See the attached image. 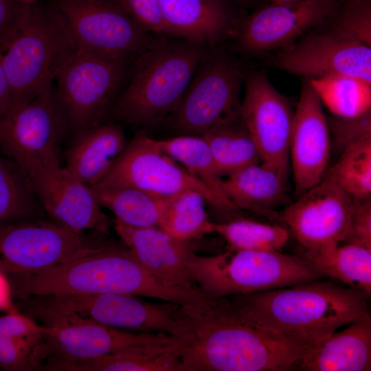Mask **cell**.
<instances>
[{"instance_id":"1","label":"cell","mask_w":371,"mask_h":371,"mask_svg":"<svg viewBox=\"0 0 371 371\" xmlns=\"http://www.w3.org/2000/svg\"><path fill=\"white\" fill-rule=\"evenodd\" d=\"M182 371H288L315 342L245 317L228 296L179 305L174 335Z\"/></svg>"},{"instance_id":"2","label":"cell","mask_w":371,"mask_h":371,"mask_svg":"<svg viewBox=\"0 0 371 371\" xmlns=\"http://www.w3.org/2000/svg\"><path fill=\"white\" fill-rule=\"evenodd\" d=\"M18 297L117 293L155 298L184 305L202 293L165 283L146 270L124 245L95 246L64 263L12 278Z\"/></svg>"},{"instance_id":"3","label":"cell","mask_w":371,"mask_h":371,"mask_svg":"<svg viewBox=\"0 0 371 371\" xmlns=\"http://www.w3.org/2000/svg\"><path fill=\"white\" fill-rule=\"evenodd\" d=\"M370 293L318 279L228 296L249 319L278 333L318 341L370 315Z\"/></svg>"},{"instance_id":"4","label":"cell","mask_w":371,"mask_h":371,"mask_svg":"<svg viewBox=\"0 0 371 371\" xmlns=\"http://www.w3.org/2000/svg\"><path fill=\"white\" fill-rule=\"evenodd\" d=\"M207 48L182 39H157L137 56L130 81L110 110L113 116L145 126L169 120Z\"/></svg>"},{"instance_id":"5","label":"cell","mask_w":371,"mask_h":371,"mask_svg":"<svg viewBox=\"0 0 371 371\" xmlns=\"http://www.w3.org/2000/svg\"><path fill=\"white\" fill-rule=\"evenodd\" d=\"M77 49L65 21L54 6L29 1L14 30L0 48L11 105L50 90L58 73Z\"/></svg>"},{"instance_id":"6","label":"cell","mask_w":371,"mask_h":371,"mask_svg":"<svg viewBox=\"0 0 371 371\" xmlns=\"http://www.w3.org/2000/svg\"><path fill=\"white\" fill-rule=\"evenodd\" d=\"M188 267L199 291L210 297L287 287L324 277L299 256L281 251L230 249L207 256L193 252Z\"/></svg>"},{"instance_id":"7","label":"cell","mask_w":371,"mask_h":371,"mask_svg":"<svg viewBox=\"0 0 371 371\" xmlns=\"http://www.w3.org/2000/svg\"><path fill=\"white\" fill-rule=\"evenodd\" d=\"M69 130L53 87L27 102L11 105L0 118V150L29 181L62 169L60 145Z\"/></svg>"},{"instance_id":"8","label":"cell","mask_w":371,"mask_h":371,"mask_svg":"<svg viewBox=\"0 0 371 371\" xmlns=\"http://www.w3.org/2000/svg\"><path fill=\"white\" fill-rule=\"evenodd\" d=\"M127 62L79 49L69 57L56 77L54 88L69 130L102 124L123 82Z\"/></svg>"},{"instance_id":"9","label":"cell","mask_w":371,"mask_h":371,"mask_svg":"<svg viewBox=\"0 0 371 371\" xmlns=\"http://www.w3.org/2000/svg\"><path fill=\"white\" fill-rule=\"evenodd\" d=\"M78 49L113 58L137 56L157 39L142 27L121 0H52Z\"/></svg>"},{"instance_id":"10","label":"cell","mask_w":371,"mask_h":371,"mask_svg":"<svg viewBox=\"0 0 371 371\" xmlns=\"http://www.w3.org/2000/svg\"><path fill=\"white\" fill-rule=\"evenodd\" d=\"M243 74L229 57L207 48L175 113L169 119L180 135L202 136L239 110Z\"/></svg>"},{"instance_id":"11","label":"cell","mask_w":371,"mask_h":371,"mask_svg":"<svg viewBox=\"0 0 371 371\" xmlns=\"http://www.w3.org/2000/svg\"><path fill=\"white\" fill-rule=\"evenodd\" d=\"M137 296L117 293L41 296L33 305L47 312L91 320L119 329L143 333L163 332L174 336L180 304L151 303Z\"/></svg>"},{"instance_id":"12","label":"cell","mask_w":371,"mask_h":371,"mask_svg":"<svg viewBox=\"0 0 371 371\" xmlns=\"http://www.w3.org/2000/svg\"><path fill=\"white\" fill-rule=\"evenodd\" d=\"M137 188L164 197L184 192H196L212 206L224 210L214 194L164 151L156 139L136 135L98 183Z\"/></svg>"},{"instance_id":"13","label":"cell","mask_w":371,"mask_h":371,"mask_svg":"<svg viewBox=\"0 0 371 371\" xmlns=\"http://www.w3.org/2000/svg\"><path fill=\"white\" fill-rule=\"evenodd\" d=\"M92 246L78 233L45 221L0 225V271L11 278L37 273L72 260Z\"/></svg>"},{"instance_id":"14","label":"cell","mask_w":371,"mask_h":371,"mask_svg":"<svg viewBox=\"0 0 371 371\" xmlns=\"http://www.w3.org/2000/svg\"><path fill=\"white\" fill-rule=\"evenodd\" d=\"M43 323V337L52 361L49 370L93 359L133 345L167 340L163 332L143 333L124 330L91 320L28 308Z\"/></svg>"},{"instance_id":"15","label":"cell","mask_w":371,"mask_h":371,"mask_svg":"<svg viewBox=\"0 0 371 371\" xmlns=\"http://www.w3.org/2000/svg\"><path fill=\"white\" fill-rule=\"evenodd\" d=\"M273 63L307 80L349 76L371 83V47L334 25L306 34L284 47Z\"/></svg>"},{"instance_id":"16","label":"cell","mask_w":371,"mask_h":371,"mask_svg":"<svg viewBox=\"0 0 371 371\" xmlns=\"http://www.w3.org/2000/svg\"><path fill=\"white\" fill-rule=\"evenodd\" d=\"M353 202L327 170L320 182L298 196L280 216L302 248H324L344 243Z\"/></svg>"},{"instance_id":"17","label":"cell","mask_w":371,"mask_h":371,"mask_svg":"<svg viewBox=\"0 0 371 371\" xmlns=\"http://www.w3.org/2000/svg\"><path fill=\"white\" fill-rule=\"evenodd\" d=\"M239 113L262 160L287 177L294 111L264 73L249 77Z\"/></svg>"},{"instance_id":"18","label":"cell","mask_w":371,"mask_h":371,"mask_svg":"<svg viewBox=\"0 0 371 371\" xmlns=\"http://www.w3.org/2000/svg\"><path fill=\"white\" fill-rule=\"evenodd\" d=\"M343 0H300L264 6L249 16L239 31L246 49L265 52L287 47L300 36L333 19Z\"/></svg>"},{"instance_id":"19","label":"cell","mask_w":371,"mask_h":371,"mask_svg":"<svg viewBox=\"0 0 371 371\" xmlns=\"http://www.w3.org/2000/svg\"><path fill=\"white\" fill-rule=\"evenodd\" d=\"M330 148V126L323 105L306 81L294 111L289 146V163L297 197L324 178Z\"/></svg>"},{"instance_id":"20","label":"cell","mask_w":371,"mask_h":371,"mask_svg":"<svg viewBox=\"0 0 371 371\" xmlns=\"http://www.w3.org/2000/svg\"><path fill=\"white\" fill-rule=\"evenodd\" d=\"M35 196L58 223L78 233H107L110 219L102 210L91 187L68 176L62 169L29 180Z\"/></svg>"},{"instance_id":"21","label":"cell","mask_w":371,"mask_h":371,"mask_svg":"<svg viewBox=\"0 0 371 371\" xmlns=\"http://www.w3.org/2000/svg\"><path fill=\"white\" fill-rule=\"evenodd\" d=\"M114 223L123 243L150 273L166 284L199 291L188 267L194 252L190 240L175 238L158 226L133 227L115 219Z\"/></svg>"},{"instance_id":"22","label":"cell","mask_w":371,"mask_h":371,"mask_svg":"<svg viewBox=\"0 0 371 371\" xmlns=\"http://www.w3.org/2000/svg\"><path fill=\"white\" fill-rule=\"evenodd\" d=\"M166 35L214 47L234 30L223 0H159Z\"/></svg>"},{"instance_id":"23","label":"cell","mask_w":371,"mask_h":371,"mask_svg":"<svg viewBox=\"0 0 371 371\" xmlns=\"http://www.w3.org/2000/svg\"><path fill=\"white\" fill-rule=\"evenodd\" d=\"M295 370L305 371H370V315L346 328L314 342L297 361Z\"/></svg>"},{"instance_id":"24","label":"cell","mask_w":371,"mask_h":371,"mask_svg":"<svg viewBox=\"0 0 371 371\" xmlns=\"http://www.w3.org/2000/svg\"><path fill=\"white\" fill-rule=\"evenodd\" d=\"M74 133L63 170L70 177L93 186L104 178L125 148L123 128L119 124H100Z\"/></svg>"},{"instance_id":"25","label":"cell","mask_w":371,"mask_h":371,"mask_svg":"<svg viewBox=\"0 0 371 371\" xmlns=\"http://www.w3.org/2000/svg\"><path fill=\"white\" fill-rule=\"evenodd\" d=\"M286 178L277 168L262 161L227 176L223 181V190L237 208L248 210L282 223L280 214L274 213L272 207L286 197Z\"/></svg>"},{"instance_id":"26","label":"cell","mask_w":371,"mask_h":371,"mask_svg":"<svg viewBox=\"0 0 371 371\" xmlns=\"http://www.w3.org/2000/svg\"><path fill=\"white\" fill-rule=\"evenodd\" d=\"M69 371H182L174 336L124 347L102 356L61 366Z\"/></svg>"},{"instance_id":"27","label":"cell","mask_w":371,"mask_h":371,"mask_svg":"<svg viewBox=\"0 0 371 371\" xmlns=\"http://www.w3.org/2000/svg\"><path fill=\"white\" fill-rule=\"evenodd\" d=\"M299 256L324 277H331L348 286L371 293V249L350 243L319 249L302 247Z\"/></svg>"},{"instance_id":"28","label":"cell","mask_w":371,"mask_h":371,"mask_svg":"<svg viewBox=\"0 0 371 371\" xmlns=\"http://www.w3.org/2000/svg\"><path fill=\"white\" fill-rule=\"evenodd\" d=\"M202 136L222 176L227 177L262 161L239 110L218 122Z\"/></svg>"},{"instance_id":"29","label":"cell","mask_w":371,"mask_h":371,"mask_svg":"<svg viewBox=\"0 0 371 371\" xmlns=\"http://www.w3.org/2000/svg\"><path fill=\"white\" fill-rule=\"evenodd\" d=\"M156 142L164 151L214 194L225 211L237 209L223 192V176L203 136L179 135L168 139H156Z\"/></svg>"},{"instance_id":"30","label":"cell","mask_w":371,"mask_h":371,"mask_svg":"<svg viewBox=\"0 0 371 371\" xmlns=\"http://www.w3.org/2000/svg\"><path fill=\"white\" fill-rule=\"evenodd\" d=\"M91 188L101 206L110 210L115 220L137 227L158 226L169 198L131 187L96 184Z\"/></svg>"},{"instance_id":"31","label":"cell","mask_w":371,"mask_h":371,"mask_svg":"<svg viewBox=\"0 0 371 371\" xmlns=\"http://www.w3.org/2000/svg\"><path fill=\"white\" fill-rule=\"evenodd\" d=\"M323 106L336 117L354 119L371 110V83L349 76L308 79Z\"/></svg>"},{"instance_id":"32","label":"cell","mask_w":371,"mask_h":371,"mask_svg":"<svg viewBox=\"0 0 371 371\" xmlns=\"http://www.w3.org/2000/svg\"><path fill=\"white\" fill-rule=\"evenodd\" d=\"M203 196L189 191L170 196L158 227L171 236L186 240L212 233L211 222L205 209Z\"/></svg>"},{"instance_id":"33","label":"cell","mask_w":371,"mask_h":371,"mask_svg":"<svg viewBox=\"0 0 371 371\" xmlns=\"http://www.w3.org/2000/svg\"><path fill=\"white\" fill-rule=\"evenodd\" d=\"M328 170L353 200L371 196V133L346 144L337 162Z\"/></svg>"},{"instance_id":"34","label":"cell","mask_w":371,"mask_h":371,"mask_svg":"<svg viewBox=\"0 0 371 371\" xmlns=\"http://www.w3.org/2000/svg\"><path fill=\"white\" fill-rule=\"evenodd\" d=\"M213 232L222 236L230 249L245 250L281 251L290 236L284 225L245 218L214 223Z\"/></svg>"},{"instance_id":"35","label":"cell","mask_w":371,"mask_h":371,"mask_svg":"<svg viewBox=\"0 0 371 371\" xmlns=\"http://www.w3.org/2000/svg\"><path fill=\"white\" fill-rule=\"evenodd\" d=\"M34 196L28 179L19 168L0 157V225L35 213Z\"/></svg>"},{"instance_id":"36","label":"cell","mask_w":371,"mask_h":371,"mask_svg":"<svg viewBox=\"0 0 371 371\" xmlns=\"http://www.w3.org/2000/svg\"><path fill=\"white\" fill-rule=\"evenodd\" d=\"M48 355L43 337L0 335V368L5 370H33L41 368V359Z\"/></svg>"},{"instance_id":"37","label":"cell","mask_w":371,"mask_h":371,"mask_svg":"<svg viewBox=\"0 0 371 371\" xmlns=\"http://www.w3.org/2000/svg\"><path fill=\"white\" fill-rule=\"evenodd\" d=\"M334 26L371 47L370 0H347L334 15Z\"/></svg>"},{"instance_id":"38","label":"cell","mask_w":371,"mask_h":371,"mask_svg":"<svg viewBox=\"0 0 371 371\" xmlns=\"http://www.w3.org/2000/svg\"><path fill=\"white\" fill-rule=\"evenodd\" d=\"M343 243L371 249L370 199L354 200L348 233Z\"/></svg>"},{"instance_id":"39","label":"cell","mask_w":371,"mask_h":371,"mask_svg":"<svg viewBox=\"0 0 371 371\" xmlns=\"http://www.w3.org/2000/svg\"><path fill=\"white\" fill-rule=\"evenodd\" d=\"M135 21L149 33L166 35L159 0H121Z\"/></svg>"},{"instance_id":"40","label":"cell","mask_w":371,"mask_h":371,"mask_svg":"<svg viewBox=\"0 0 371 371\" xmlns=\"http://www.w3.org/2000/svg\"><path fill=\"white\" fill-rule=\"evenodd\" d=\"M28 1L0 0V48L14 30Z\"/></svg>"},{"instance_id":"41","label":"cell","mask_w":371,"mask_h":371,"mask_svg":"<svg viewBox=\"0 0 371 371\" xmlns=\"http://www.w3.org/2000/svg\"><path fill=\"white\" fill-rule=\"evenodd\" d=\"M12 101L8 82L0 63V118L8 111Z\"/></svg>"},{"instance_id":"42","label":"cell","mask_w":371,"mask_h":371,"mask_svg":"<svg viewBox=\"0 0 371 371\" xmlns=\"http://www.w3.org/2000/svg\"><path fill=\"white\" fill-rule=\"evenodd\" d=\"M12 288L5 275L0 271V310L9 312L16 310L11 300Z\"/></svg>"},{"instance_id":"43","label":"cell","mask_w":371,"mask_h":371,"mask_svg":"<svg viewBox=\"0 0 371 371\" xmlns=\"http://www.w3.org/2000/svg\"><path fill=\"white\" fill-rule=\"evenodd\" d=\"M271 3H293L295 2L300 0H271Z\"/></svg>"},{"instance_id":"44","label":"cell","mask_w":371,"mask_h":371,"mask_svg":"<svg viewBox=\"0 0 371 371\" xmlns=\"http://www.w3.org/2000/svg\"><path fill=\"white\" fill-rule=\"evenodd\" d=\"M24 1H30V0H24Z\"/></svg>"}]
</instances>
